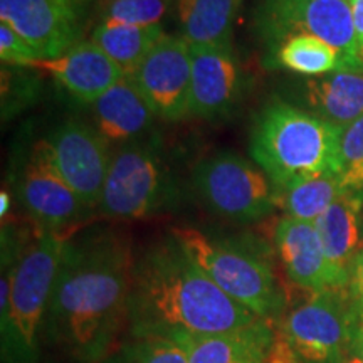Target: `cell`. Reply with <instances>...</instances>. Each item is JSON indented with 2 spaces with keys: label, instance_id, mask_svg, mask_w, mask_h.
Instances as JSON below:
<instances>
[{
  "label": "cell",
  "instance_id": "cell-1",
  "mask_svg": "<svg viewBox=\"0 0 363 363\" xmlns=\"http://www.w3.org/2000/svg\"><path fill=\"white\" fill-rule=\"evenodd\" d=\"M135 257L111 230L69 238L44 318L43 340L67 363H103L128 325Z\"/></svg>",
  "mask_w": 363,
  "mask_h": 363
},
{
  "label": "cell",
  "instance_id": "cell-2",
  "mask_svg": "<svg viewBox=\"0 0 363 363\" xmlns=\"http://www.w3.org/2000/svg\"><path fill=\"white\" fill-rule=\"evenodd\" d=\"M259 320L199 267L174 234L152 242L135 259L128 335H217Z\"/></svg>",
  "mask_w": 363,
  "mask_h": 363
},
{
  "label": "cell",
  "instance_id": "cell-3",
  "mask_svg": "<svg viewBox=\"0 0 363 363\" xmlns=\"http://www.w3.org/2000/svg\"><path fill=\"white\" fill-rule=\"evenodd\" d=\"M71 233L38 229L21 246L2 235L0 279V347L2 363H39L49 299Z\"/></svg>",
  "mask_w": 363,
  "mask_h": 363
},
{
  "label": "cell",
  "instance_id": "cell-4",
  "mask_svg": "<svg viewBox=\"0 0 363 363\" xmlns=\"http://www.w3.org/2000/svg\"><path fill=\"white\" fill-rule=\"evenodd\" d=\"M340 133L342 126L276 99L254 120L249 150L276 189L299 177L338 175Z\"/></svg>",
  "mask_w": 363,
  "mask_h": 363
},
{
  "label": "cell",
  "instance_id": "cell-5",
  "mask_svg": "<svg viewBox=\"0 0 363 363\" xmlns=\"http://www.w3.org/2000/svg\"><path fill=\"white\" fill-rule=\"evenodd\" d=\"M172 234L199 267L235 303L259 320L274 325L284 311L269 247L256 238H212L194 227H175Z\"/></svg>",
  "mask_w": 363,
  "mask_h": 363
},
{
  "label": "cell",
  "instance_id": "cell-6",
  "mask_svg": "<svg viewBox=\"0 0 363 363\" xmlns=\"http://www.w3.org/2000/svg\"><path fill=\"white\" fill-rule=\"evenodd\" d=\"M256 26L261 38L276 48L294 35L325 40L340 54L343 71H363L348 0H262Z\"/></svg>",
  "mask_w": 363,
  "mask_h": 363
},
{
  "label": "cell",
  "instance_id": "cell-7",
  "mask_svg": "<svg viewBox=\"0 0 363 363\" xmlns=\"http://www.w3.org/2000/svg\"><path fill=\"white\" fill-rule=\"evenodd\" d=\"M175 199L169 169L153 145L126 143L111 158L99 211L111 219H143Z\"/></svg>",
  "mask_w": 363,
  "mask_h": 363
},
{
  "label": "cell",
  "instance_id": "cell-8",
  "mask_svg": "<svg viewBox=\"0 0 363 363\" xmlns=\"http://www.w3.org/2000/svg\"><path fill=\"white\" fill-rule=\"evenodd\" d=\"M355 318L348 289L310 293L286 315L278 331L301 363H343L352 353Z\"/></svg>",
  "mask_w": 363,
  "mask_h": 363
},
{
  "label": "cell",
  "instance_id": "cell-9",
  "mask_svg": "<svg viewBox=\"0 0 363 363\" xmlns=\"http://www.w3.org/2000/svg\"><path fill=\"white\" fill-rule=\"evenodd\" d=\"M194 185L211 211L230 220H259L278 207L274 185L264 170L234 152L199 163Z\"/></svg>",
  "mask_w": 363,
  "mask_h": 363
},
{
  "label": "cell",
  "instance_id": "cell-10",
  "mask_svg": "<svg viewBox=\"0 0 363 363\" xmlns=\"http://www.w3.org/2000/svg\"><path fill=\"white\" fill-rule=\"evenodd\" d=\"M108 140L96 126L67 120L52 131L34 152L74 190L88 208L98 207L111 165Z\"/></svg>",
  "mask_w": 363,
  "mask_h": 363
},
{
  "label": "cell",
  "instance_id": "cell-11",
  "mask_svg": "<svg viewBox=\"0 0 363 363\" xmlns=\"http://www.w3.org/2000/svg\"><path fill=\"white\" fill-rule=\"evenodd\" d=\"M96 0H0V21L39 59H54L83 43Z\"/></svg>",
  "mask_w": 363,
  "mask_h": 363
},
{
  "label": "cell",
  "instance_id": "cell-12",
  "mask_svg": "<svg viewBox=\"0 0 363 363\" xmlns=\"http://www.w3.org/2000/svg\"><path fill=\"white\" fill-rule=\"evenodd\" d=\"M130 76L158 118L190 115L192 51L180 35H163Z\"/></svg>",
  "mask_w": 363,
  "mask_h": 363
},
{
  "label": "cell",
  "instance_id": "cell-13",
  "mask_svg": "<svg viewBox=\"0 0 363 363\" xmlns=\"http://www.w3.org/2000/svg\"><path fill=\"white\" fill-rule=\"evenodd\" d=\"M16 190L21 206L40 230L69 233L67 229L91 211L38 152L21 172Z\"/></svg>",
  "mask_w": 363,
  "mask_h": 363
},
{
  "label": "cell",
  "instance_id": "cell-14",
  "mask_svg": "<svg viewBox=\"0 0 363 363\" xmlns=\"http://www.w3.org/2000/svg\"><path fill=\"white\" fill-rule=\"evenodd\" d=\"M192 84L190 115L216 120L234 111L242 94V71L233 45L190 48Z\"/></svg>",
  "mask_w": 363,
  "mask_h": 363
},
{
  "label": "cell",
  "instance_id": "cell-15",
  "mask_svg": "<svg viewBox=\"0 0 363 363\" xmlns=\"http://www.w3.org/2000/svg\"><path fill=\"white\" fill-rule=\"evenodd\" d=\"M323 246L333 289H347L363 249V190H347L313 222Z\"/></svg>",
  "mask_w": 363,
  "mask_h": 363
},
{
  "label": "cell",
  "instance_id": "cell-16",
  "mask_svg": "<svg viewBox=\"0 0 363 363\" xmlns=\"http://www.w3.org/2000/svg\"><path fill=\"white\" fill-rule=\"evenodd\" d=\"M29 67L49 74L72 98L86 104H93L126 76L93 40H83L59 57L35 59Z\"/></svg>",
  "mask_w": 363,
  "mask_h": 363
},
{
  "label": "cell",
  "instance_id": "cell-17",
  "mask_svg": "<svg viewBox=\"0 0 363 363\" xmlns=\"http://www.w3.org/2000/svg\"><path fill=\"white\" fill-rule=\"evenodd\" d=\"M274 244L286 276L294 286L310 293L333 289L323 246L313 222L281 217L274 229Z\"/></svg>",
  "mask_w": 363,
  "mask_h": 363
},
{
  "label": "cell",
  "instance_id": "cell-18",
  "mask_svg": "<svg viewBox=\"0 0 363 363\" xmlns=\"http://www.w3.org/2000/svg\"><path fill=\"white\" fill-rule=\"evenodd\" d=\"M276 328L269 321L217 335H177L170 338L187 355V363H266Z\"/></svg>",
  "mask_w": 363,
  "mask_h": 363
},
{
  "label": "cell",
  "instance_id": "cell-19",
  "mask_svg": "<svg viewBox=\"0 0 363 363\" xmlns=\"http://www.w3.org/2000/svg\"><path fill=\"white\" fill-rule=\"evenodd\" d=\"M91 106L96 128L108 142H133L157 116L131 76L118 81Z\"/></svg>",
  "mask_w": 363,
  "mask_h": 363
},
{
  "label": "cell",
  "instance_id": "cell-20",
  "mask_svg": "<svg viewBox=\"0 0 363 363\" xmlns=\"http://www.w3.org/2000/svg\"><path fill=\"white\" fill-rule=\"evenodd\" d=\"M305 96L316 116L343 128L363 115V71H337L308 81Z\"/></svg>",
  "mask_w": 363,
  "mask_h": 363
},
{
  "label": "cell",
  "instance_id": "cell-21",
  "mask_svg": "<svg viewBox=\"0 0 363 363\" xmlns=\"http://www.w3.org/2000/svg\"><path fill=\"white\" fill-rule=\"evenodd\" d=\"M238 0H177L180 38L190 48L233 45Z\"/></svg>",
  "mask_w": 363,
  "mask_h": 363
},
{
  "label": "cell",
  "instance_id": "cell-22",
  "mask_svg": "<svg viewBox=\"0 0 363 363\" xmlns=\"http://www.w3.org/2000/svg\"><path fill=\"white\" fill-rule=\"evenodd\" d=\"M163 35L162 26H128L101 21L94 27L91 40L130 76Z\"/></svg>",
  "mask_w": 363,
  "mask_h": 363
},
{
  "label": "cell",
  "instance_id": "cell-23",
  "mask_svg": "<svg viewBox=\"0 0 363 363\" xmlns=\"http://www.w3.org/2000/svg\"><path fill=\"white\" fill-rule=\"evenodd\" d=\"M276 206L298 220L315 222L343 192L337 174L299 177L274 189Z\"/></svg>",
  "mask_w": 363,
  "mask_h": 363
},
{
  "label": "cell",
  "instance_id": "cell-24",
  "mask_svg": "<svg viewBox=\"0 0 363 363\" xmlns=\"http://www.w3.org/2000/svg\"><path fill=\"white\" fill-rule=\"evenodd\" d=\"M276 65L301 76H323L343 71L340 54L313 35H294L276 48Z\"/></svg>",
  "mask_w": 363,
  "mask_h": 363
},
{
  "label": "cell",
  "instance_id": "cell-25",
  "mask_svg": "<svg viewBox=\"0 0 363 363\" xmlns=\"http://www.w3.org/2000/svg\"><path fill=\"white\" fill-rule=\"evenodd\" d=\"M103 363H187V355L170 338L128 335Z\"/></svg>",
  "mask_w": 363,
  "mask_h": 363
},
{
  "label": "cell",
  "instance_id": "cell-26",
  "mask_svg": "<svg viewBox=\"0 0 363 363\" xmlns=\"http://www.w3.org/2000/svg\"><path fill=\"white\" fill-rule=\"evenodd\" d=\"M338 177L345 190H363V115L340 133Z\"/></svg>",
  "mask_w": 363,
  "mask_h": 363
},
{
  "label": "cell",
  "instance_id": "cell-27",
  "mask_svg": "<svg viewBox=\"0 0 363 363\" xmlns=\"http://www.w3.org/2000/svg\"><path fill=\"white\" fill-rule=\"evenodd\" d=\"M175 0H104L103 21L128 26H160Z\"/></svg>",
  "mask_w": 363,
  "mask_h": 363
},
{
  "label": "cell",
  "instance_id": "cell-28",
  "mask_svg": "<svg viewBox=\"0 0 363 363\" xmlns=\"http://www.w3.org/2000/svg\"><path fill=\"white\" fill-rule=\"evenodd\" d=\"M0 59L6 65L29 67L30 62H34L39 57L34 49L11 26L2 22L0 24Z\"/></svg>",
  "mask_w": 363,
  "mask_h": 363
},
{
  "label": "cell",
  "instance_id": "cell-29",
  "mask_svg": "<svg viewBox=\"0 0 363 363\" xmlns=\"http://www.w3.org/2000/svg\"><path fill=\"white\" fill-rule=\"evenodd\" d=\"M266 363H301L296 353L289 343L283 338V335L276 330L274 340H272V345L269 348V353H267Z\"/></svg>",
  "mask_w": 363,
  "mask_h": 363
},
{
  "label": "cell",
  "instance_id": "cell-30",
  "mask_svg": "<svg viewBox=\"0 0 363 363\" xmlns=\"http://www.w3.org/2000/svg\"><path fill=\"white\" fill-rule=\"evenodd\" d=\"M348 294L352 301L363 311V249L358 252L355 262H353L350 283H348Z\"/></svg>",
  "mask_w": 363,
  "mask_h": 363
},
{
  "label": "cell",
  "instance_id": "cell-31",
  "mask_svg": "<svg viewBox=\"0 0 363 363\" xmlns=\"http://www.w3.org/2000/svg\"><path fill=\"white\" fill-rule=\"evenodd\" d=\"M353 305H355V303H353ZM352 352H355L363 360V311L357 305L352 328Z\"/></svg>",
  "mask_w": 363,
  "mask_h": 363
},
{
  "label": "cell",
  "instance_id": "cell-32",
  "mask_svg": "<svg viewBox=\"0 0 363 363\" xmlns=\"http://www.w3.org/2000/svg\"><path fill=\"white\" fill-rule=\"evenodd\" d=\"M352 9L353 26H355V33L360 45L363 44V0H348Z\"/></svg>",
  "mask_w": 363,
  "mask_h": 363
},
{
  "label": "cell",
  "instance_id": "cell-33",
  "mask_svg": "<svg viewBox=\"0 0 363 363\" xmlns=\"http://www.w3.org/2000/svg\"><path fill=\"white\" fill-rule=\"evenodd\" d=\"M9 211H11V195H9L7 190H2L0 192V216H2V220L6 219Z\"/></svg>",
  "mask_w": 363,
  "mask_h": 363
},
{
  "label": "cell",
  "instance_id": "cell-34",
  "mask_svg": "<svg viewBox=\"0 0 363 363\" xmlns=\"http://www.w3.org/2000/svg\"><path fill=\"white\" fill-rule=\"evenodd\" d=\"M343 363H363V360H362V357H358L355 352H352L350 355H348L347 360H345Z\"/></svg>",
  "mask_w": 363,
  "mask_h": 363
},
{
  "label": "cell",
  "instance_id": "cell-35",
  "mask_svg": "<svg viewBox=\"0 0 363 363\" xmlns=\"http://www.w3.org/2000/svg\"><path fill=\"white\" fill-rule=\"evenodd\" d=\"M360 54H362V59H363V44L360 45Z\"/></svg>",
  "mask_w": 363,
  "mask_h": 363
},
{
  "label": "cell",
  "instance_id": "cell-36",
  "mask_svg": "<svg viewBox=\"0 0 363 363\" xmlns=\"http://www.w3.org/2000/svg\"><path fill=\"white\" fill-rule=\"evenodd\" d=\"M238 2H239V0H238Z\"/></svg>",
  "mask_w": 363,
  "mask_h": 363
}]
</instances>
